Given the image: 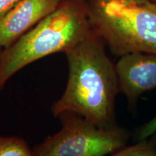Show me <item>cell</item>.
I'll use <instances>...</instances> for the list:
<instances>
[{"mask_svg": "<svg viewBox=\"0 0 156 156\" xmlns=\"http://www.w3.org/2000/svg\"><path fill=\"white\" fill-rule=\"evenodd\" d=\"M92 32L88 6L81 0L61 2L51 14L2 52L0 90L23 68L51 54L66 53Z\"/></svg>", "mask_w": 156, "mask_h": 156, "instance_id": "obj_2", "label": "cell"}, {"mask_svg": "<svg viewBox=\"0 0 156 156\" xmlns=\"http://www.w3.org/2000/svg\"><path fill=\"white\" fill-rule=\"evenodd\" d=\"M119 92L129 101L156 88V54L132 52L121 57L115 64Z\"/></svg>", "mask_w": 156, "mask_h": 156, "instance_id": "obj_5", "label": "cell"}, {"mask_svg": "<svg viewBox=\"0 0 156 156\" xmlns=\"http://www.w3.org/2000/svg\"><path fill=\"white\" fill-rule=\"evenodd\" d=\"M105 42L94 30L65 53L68 80L62 96L51 108L54 117L74 113L102 128L115 124V100L119 92L113 64Z\"/></svg>", "mask_w": 156, "mask_h": 156, "instance_id": "obj_1", "label": "cell"}, {"mask_svg": "<svg viewBox=\"0 0 156 156\" xmlns=\"http://www.w3.org/2000/svg\"><path fill=\"white\" fill-rule=\"evenodd\" d=\"M58 118L60 129L32 148L34 156H106L125 147L128 134L118 126L99 127L69 112Z\"/></svg>", "mask_w": 156, "mask_h": 156, "instance_id": "obj_4", "label": "cell"}, {"mask_svg": "<svg viewBox=\"0 0 156 156\" xmlns=\"http://www.w3.org/2000/svg\"><path fill=\"white\" fill-rule=\"evenodd\" d=\"M147 140H149V141L151 142L154 146H155L156 147V132H154V133L152 134V135L150 136Z\"/></svg>", "mask_w": 156, "mask_h": 156, "instance_id": "obj_11", "label": "cell"}, {"mask_svg": "<svg viewBox=\"0 0 156 156\" xmlns=\"http://www.w3.org/2000/svg\"><path fill=\"white\" fill-rule=\"evenodd\" d=\"M61 0H19L0 17V44L8 47L56 9Z\"/></svg>", "mask_w": 156, "mask_h": 156, "instance_id": "obj_6", "label": "cell"}, {"mask_svg": "<svg viewBox=\"0 0 156 156\" xmlns=\"http://www.w3.org/2000/svg\"><path fill=\"white\" fill-rule=\"evenodd\" d=\"M0 156H34L28 142L17 136H0Z\"/></svg>", "mask_w": 156, "mask_h": 156, "instance_id": "obj_7", "label": "cell"}, {"mask_svg": "<svg viewBox=\"0 0 156 156\" xmlns=\"http://www.w3.org/2000/svg\"><path fill=\"white\" fill-rule=\"evenodd\" d=\"M111 156H156V147L146 140L137 142L133 145L122 147Z\"/></svg>", "mask_w": 156, "mask_h": 156, "instance_id": "obj_8", "label": "cell"}, {"mask_svg": "<svg viewBox=\"0 0 156 156\" xmlns=\"http://www.w3.org/2000/svg\"><path fill=\"white\" fill-rule=\"evenodd\" d=\"M156 132V116L151 120L142 126L136 134V139L137 142L144 141Z\"/></svg>", "mask_w": 156, "mask_h": 156, "instance_id": "obj_9", "label": "cell"}, {"mask_svg": "<svg viewBox=\"0 0 156 156\" xmlns=\"http://www.w3.org/2000/svg\"><path fill=\"white\" fill-rule=\"evenodd\" d=\"M2 46L1 45V44H0V56H1V54H2Z\"/></svg>", "mask_w": 156, "mask_h": 156, "instance_id": "obj_12", "label": "cell"}, {"mask_svg": "<svg viewBox=\"0 0 156 156\" xmlns=\"http://www.w3.org/2000/svg\"><path fill=\"white\" fill-rule=\"evenodd\" d=\"M92 29L114 54H156V2L149 0H93Z\"/></svg>", "mask_w": 156, "mask_h": 156, "instance_id": "obj_3", "label": "cell"}, {"mask_svg": "<svg viewBox=\"0 0 156 156\" xmlns=\"http://www.w3.org/2000/svg\"><path fill=\"white\" fill-rule=\"evenodd\" d=\"M19 0H0V17L14 6Z\"/></svg>", "mask_w": 156, "mask_h": 156, "instance_id": "obj_10", "label": "cell"}]
</instances>
